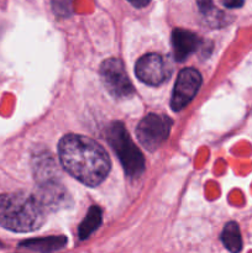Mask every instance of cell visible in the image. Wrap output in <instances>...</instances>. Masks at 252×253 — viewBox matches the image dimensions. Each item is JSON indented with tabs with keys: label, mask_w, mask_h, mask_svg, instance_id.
Wrapping results in <instances>:
<instances>
[{
	"label": "cell",
	"mask_w": 252,
	"mask_h": 253,
	"mask_svg": "<svg viewBox=\"0 0 252 253\" xmlns=\"http://www.w3.org/2000/svg\"><path fill=\"white\" fill-rule=\"evenodd\" d=\"M202 85V76L194 68H185L178 74L177 82L170 99V108L174 111L182 110L197 95Z\"/></svg>",
	"instance_id": "cell-6"
},
{
	"label": "cell",
	"mask_w": 252,
	"mask_h": 253,
	"mask_svg": "<svg viewBox=\"0 0 252 253\" xmlns=\"http://www.w3.org/2000/svg\"><path fill=\"white\" fill-rule=\"evenodd\" d=\"M67 244V239L63 236H49L43 237V239H32L27 240L20 244V246L29 249L31 251L40 253H51L58 251L64 245Z\"/></svg>",
	"instance_id": "cell-9"
},
{
	"label": "cell",
	"mask_w": 252,
	"mask_h": 253,
	"mask_svg": "<svg viewBox=\"0 0 252 253\" xmlns=\"http://www.w3.org/2000/svg\"><path fill=\"white\" fill-rule=\"evenodd\" d=\"M222 245L231 253H239L242 249V239L239 225L236 222H229L225 225L221 232Z\"/></svg>",
	"instance_id": "cell-10"
},
{
	"label": "cell",
	"mask_w": 252,
	"mask_h": 253,
	"mask_svg": "<svg viewBox=\"0 0 252 253\" xmlns=\"http://www.w3.org/2000/svg\"><path fill=\"white\" fill-rule=\"evenodd\" d=\"M200 44V40L194 32L184 29H174L172 32V47L178 62H183L188 56L195 52Z\"/></svg>",
	"instance_id": "cell-8"
},
{
	"label": "cell",
	"mask_w": 252,
	"mask_h": 253,
	"mask_svg": "<svg viewBox=\"0 0 252 253\" xmlns=\"http://www.w3.org/2000/svg\"><path fill=\"white\" fill-rule=\"evenodd\" d=\"M197 4L199 7V11L205 17H208L214 26L225 24L226 15L212 5V0H197Z\"/></svg>",
	"instance_id": "cell-12"
},
{
	"label": "cell",
	"mask_w": 252,
	"mask_h": 253,
	"mask_svg": "<svg viewBox=\"0 0 252 253\" xmlns=\"http://www.w3.org/2000/svg\"><path fill=\"white\" fill-rule=\"evenodd\" d=\"M59 161L64 169L89 187L104 182L110 170L108 153L99 143L82 135H66L58 145Z\"/></svg>",
	"instance_id": "cell-1"
},
{
	"label": "cell",
	"mask_w": 252,
	"mask_h": 253,
	"mask_svg": "<svg viewBox=\"0 0 252 253\" xmlns=\"http://www.w3.org/2000/svg\"><path fill=\"white\" fill-rule=\"evenodd\" d=\"M127 1L136 7H143L146 6L151 0H127Z\"/></svg>",
	"instance_id": "cell-14"
},
{
	"label": "cell",
	"mask_w": 252,
	"mask_h": 253,
	"mask_svg": "<svg viewBox=\"0 0 252 253\" xmlns=\"http://www.w3.org/2000/svg\"><path fill=\"white\" fill-rule=\"evenodd\" d=\"M101 82L114 98H128L133 94V86L128 79L124 63L118 58H109L100 67Z\"/></svg>",
	"instance_id": "cell-5"
},
{
	"label": "cell",
	"mask_w": 252,
	"mask_h": 253,
	"mask_svg": "<svg viewBox=\"0 0 252 253\" xmlns=\"http://www.w3.org/2000/svg\"><path fill=\"white\" fill-rule=\"evenodd\" d=\"M101 224V210L100 208L94 205L89 209L88 214L84 217V220L82 221L81 226H79L78 235L81 240H85L100 226Z\"/></svg>",
	"instance_id": "cell-11"
},
{
	"label": "cell",
	"mask_w": 252,
	"mask_h": 253,
	"mask_svg": "<svg viewBox=\"0 0 252 253\" xmlns=\"http://www.w3.org/2000/svg\"><path fill=\"white\" fill-rule=\"evenodd\" d=\"M222 4L227 9H237V7H241L245 4V0H222Z\"/></svg>",
	"instance_id": "cell-13"
},
{
	"label": "cell",
	"mask_w": 252,
	"mask_h": 253,
	"mask_svg": "<svg viewBox=\"0 0 252 253\" xmlns=\"http://www.w3.org/2000/svg\"><path fill=\"white\" fill-rule=\"evenodd\" d=\"M106 136L110 146L118 155L126 174L132 178H137L142 174L145 170V160L141 151L131 140L125 126L119 121L113 123L106 130Z\"/></svg>",
	"instance_id": "cell-3"
},
{
	"label": "cell",
	"mask_w": 252,
	"mask_h": 253,
	"mask_svg": "<svg viewBox=\"0 0 252 253\" xmlns=\"http://www.w3.org/2000/svg\"><path fill=\"white\" fill-rule=\"evenodd\" d=\"M135 73L143 83L148 85H160L167 79L168 68L160 54L147 53L137 61Z\"/></svg>",
	"instance_id": "cell-7"
},
{
	"label": "cell",
	"mask_w": 252,
	"mask_h": 253,
	"mask_svg": "<svg viewBox=\"0 0 252 253\" xmlns=\"http://www.w3.org/2000/svg\"><path fill=\"white\" fill-rule=\"evenodd\" d=\"M172 127V120L168 116L148 114L136 128V135L143 147L155 151L167 140Z\"/></svg>",
	"instance_id": "cell-4"
},
{
	"label": "cell",
	"mask_w": 252,
	"mask_h": 253,
	"mask_svg": "<svg viewBox=\"0 0 252 253\" xmlns=\"http://www.w3.org/2000/svg\"><path fill=\"white\" fill-rule=\"evenodd\" d=\"M47 210L36 194H0V226L14 232H32L43 225Z\"/></svg>",
	"instance_id": "cell-2"
}]
</instances>
